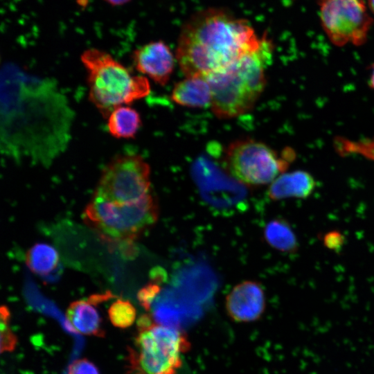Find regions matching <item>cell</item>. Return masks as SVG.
I'll list each match as a JSON object with an SVG mask.
<instances>
[{"instance_id": "cell-3", "label": "cell", "mask_w": 374, "mask_h": 374, "mask_svg": "<svg viewBox=\"0 0 374 374\" xmlns=\"http://www.w3.org/2000/svg\"><path fill=\"white\" fill-rule=\"evenodd\" d=\"M272 42L264 35L260 47L225 69L208 76L211 109L220 118H231L251 110L266 85L265 69L271 63Z\"/></svg>"}, {"instance_id": "cell-13", "label": "cell", "mask_w": 374, "mask_h": 374, "mask_svg": "<svg viewBox=\"0 0 374 374\" xmlns=\"http://www.w3.org/2000/svg\"><path fill=\"white\" fill-rule=\"evenodd\" d=\"M316 181L304 170H295L279 175L268 189L269 197L274 200L290 197L306 198L314 191Z\"/></svg>"}, {"instance_id": "cell-22", "label": "cell", "mask_w": 374, "mask_h": 374, "mask_svg": "<svg viewBox=\"0 0 374 374\" xmlns=\"http://www.w3.org/2000/svg\"><path fill=\"white\" fill-rule=\"evenodd\" d=\"M1 353L11 352L15 350L17 338L12 331L9 320L10 317V311L6 306L1 307Z\"/></svg>"}, {"instance_id": "cell-17", "label": "cell", "mask_w": 374, "mask_h": 374, "mask_svg": "<svg viewBox=\"0 0 374 374\" xmlns=\"http://www.w3.org/2000/svg\"><path fill=\"white\" fill-rule=\"evenodd\" d=\"M263 235L272 248L284 253H294L298 248L296 235L287 221L274 219L265 226Z\"/></svg>"}, {"instance_id": "cell-12", "label": "cell", "mask_w": 374, "mask_h": 374, "mask_svg": "<svg viewBox=\"0 0 374 374\" xmlns=\"http://www.w3.org/2000/svg\"><path fill=\"white\" fill-rule=\"evenodd\" d=\"M132 58L137 71L157 84L163 86L169 81L174 69V57L163 42L144 44L134 51Z\"/></svg>"}, {"instance_id": "cell-15", "label": "cell", "mask_w": 374, "mask_h": 374, "mask_svg": "<svg viewBox=\"0 0 374 374\" xmlns=\"http://www.w3.org/2000/svg\"><path fill=\"white\" fill-rule=\"evenodd\" d=\"M171 99L178 105L199 108L211 103V89L205 78L186 77L174 87Z\"/></svg>"}, {"instance_id": "cell-14", "label": "cell", "mask_w": 374, "mask_h": 374, "mask_svg": "<svg viewBox=\"0 0 374 374\" xmlns=\"http://www.w3.org/2000/svg\"><path fill=\"white\" fill-rule=\"evenodd\" d=\"M95 305L90 299L73 301L66 309V317L76 332L86 336L105 337L102 319Z\"/></svg>"}, {"instance_id": "cell-18", "label": "cell", "mask_w": 374, "mask_h": 374, "mask_svg": "<svg viewBox=\"0 0 374 374\" xmlns=\"http://www.w3.org/2000/svg\"><path fill=\"white\" fill-rule=\"evenodd\" d=\"M57 250L46 243H37L26 253L25 260L28 268L35 274L47 275L52 272L59 262Z\"/></svg>"}, {"instance_id": "cell-27", "label": "cell", "mask_w": 374, "mask_h": 374, "mask_svg": "<svg viewBox=\"0 0 374 374\" xmlns=\"http://www.w3.org/2000/svg\"><path fill=\"white\" fill-rule=\"evenodd\" d=\"M370 86L374 89V64L372 65V72L370 78Z\"/></svg>"}, {"instance_id": "cell-26", "label": "cell", "mask_w": 374, "mask_h": 374, "mask_svg": "<svg viewBox=\"0 0 374 374\" xmlns=\"http://www.w3.org/2000/svg\"><path fill=\"white\" fill-rule=\"evenodd\" d=\"M367 2H368L367 6H368V10L374 16V0H367Z\"/></svg>"}, {"instance_id": "cell-24", "label": "cell", "mask_w": 374, "mask_h": 374, "mask_svg": "<svg viewBox=\"0 0 374 374\" xmlns=\"http://www.w3.org/2000/svg\"><path fill=\"white\" fill-rule=\"evenodd\" d=\"M344 241L342 235L336 231H332L326 235L324 243L328 248L335 249L341 247Z\"/></svg>"}, {"instance_id": "cell-25", "label": "cell", "mask_w": 374, "mask_h": 374, "mask_svg": "<svg viewBox=\"0 0 374 374\" xmlns=\"http://www.w3.org/2000/svg\"><path fill=\"white\" fill-rule=\"evenodd\" d=\"M112 6H121L130 1L131 0H104Z\"/></svg>"}, {"instance_id": "cell-9", "label": "cell", "mask_w": 374, "mask_h": 374, "mask_svg": "<svg viewBox=\"0 0 374 374\" xmlns=\"http://www.w3.org/2000/svg\"><path fill=\"white\" fill-rule=\"evenodd\" d=\"M321 26L337 46L364 44L373 24L364 0H317Z\"/></svg>"}, {"instance_id": "cell-20", "label": "cell", "mask_w": 374, "mask_h": 374, "mask_svg": "<svg viewBox=\"0 0 374 374\" xmlns=\"http://www.w3.org/2000/svg\"><path fill=\"white\" fill-rule=\"evenodd\" d=\"M335 146L342 156L358 154L374 161V140L353 141L338 136L335 140Z\"/></svg>"}, {"instance_id": "cell-2", "label": "cell", "mask_w": 374, "mask_h": 374, "mask_svg": "<svg viewBox=\"0 0 374 374\" xmlns=\"http://www.w3.org/2000/svg\"><path fill=\"white\" fill-rule=\"evenodd\" d=\"M262 39L248 21L224 9L208 8L183 26L176 57L186 77L206 78L257 50Z\"/></svg>"}, {"instance_id": "cell-6", "label": "cell", "mask_w": 374, "mask_h": 374, "mask_svg": "<svg viewBox=\"0 0 374 374\" xmlns=\"http://www.w3.org/2000/svg\"><path fill=\"white\" fill-rule=\"evenodd\" d=\"M158 217V204L150 193L123 204L93 195L83 212L84 222L103 240L127 246L152 226Z\"/></svg>"}, {"instance_id": "cell-5", "label": "cell", "mask_w": 374, "mask_h": 374, "mask_svg": "<svg viewBox=\"0 0 374 374\" xmlns=\"http://www.w3.org/2000/svg\"><path fill=\"white\" fill-rule=\"evenodd\" d=\"M80 59L87 71L89 99L105 118L115 108L127 105L150 92L146 77L132 75L104 51L89 48Z\"/></svg>"}, {"instance_id": "cell-8", "label": "cell", "mask_w": 374, "mask_h": 374, "mask_svg": "<svg viewBox=\"0 0 374 374\" xmlns=\"http://www.w3.org/2000/svg\"><path fill=\"white\" fill-rule=\"evenodd\" d=\"M150 168L139 155L119 154L103 170L93 195L116 204H129L148 195Z\"/></svg>"}, {"instance_id": "cell-16", "label": "cell", "mask_w": 374, "mask_h": 374, "mask_svg": "<svg viewBox=\"0 0 374 374\" xmlns=\"http://www.w3.org/2000/svg\"><path fill=\"white\" fill-rule=\"evenodd\" d=\"M107 119L109 132L117 139L133 138L141 125L139 112L127 105L115 108Z\"/></svg>"}, {"instance_id": "cell-4", "label": "cell", "mask_w": 374, "mask_h": 374, "mask_svg": "<svg viewBox=\"0 0 374 374\" xmlns=\"http://www.w3.org/2000/svg\"><path fill=\"white\" fill-rule=\"evenodd\" d=\"M132 346L127 347V374H178L190 348L188 335L177 327L140 316Z\"/></svg>"}, {"instance_id": "cell-11", "label": "cell", "mask_w": 374, "mask_h": 374, "mask_svg": "<svg viewBox=\"0 0 374 374\" xmlns=\"http://www.w3.org/2000/svg\"><path fill=\"white\" fill-rule=\"evenodd\" d=\"M266 307L264 290L253 280L242 281L233 287L226 295L225 308L229 317L240 323L258 320Z\"/></svg>"}, {"instance_id": "cell-21", "label": "cell", "mask_w": 374, "mask_h": 374, "mask_svg": "<svg viewBox=\"0 0 374 374\" xmlns=\"http://www.w3.org/2000/svg\"><path fill=\"white\" fill-rule=\"evenodd\" d=\"M162 277L160 273L155 274L152 282L148 283L139 290L137 299L140 305L148 312H150L152 306L161 293Z\"/></svg>"}, {"instance_id": "cell-23", "label": "cell", "mask_w": 374, "mask_h": 374, "mask_svg": "<svg viewBox=\"0 0 374 374\" xmlns=\"http://www.w3.org/2000/svg\"><path fill=\"white\" fill-rule=\"evenodd\" d=\"M68 374H100L96 365L86 358L73 362L69 366Z\"/></svg>"}, {"instance_id": "cell-10", "label": "cell", "mask_w": 374, "mask_h": 374, "mask_svg": "<svg viewBox=\"0 0 374 374\" xmlns=\"http://www.w3.org/2000/svg\"><path fill=\"white\" fill-rule=\"evenodd\" d=\"M195 181L204 199L211 206L220 209L231 208L244 198L242 184L222 175L211 165H197L193 170Z\"/></svg>"}, {"instance_id": "cell-1", "label": "cell", "mask_w": 374, "mask_h": 374, "mask_svg": "<svg viewBox=\"0 0 374 374\" xmlns=\"http://www.w3.org/2000/svg\"><path fill=\"white\" fill-rule=\"evenodd\" d=\"M74 114L55 80L12 64L1 72V148L15 160L48 165L66 150Z\"/></svg>"}, {"instance_id": "cell-19", "label": "cell", "mask_w": 374, "mask_h": 374, "mask_svg": "<svg viewBox=\"0 0 374 374\" xmlns=\"http://www.w3.org/2000/svg\"><path fill=\"white\" fill-rule=\"evenodd\" d=\"M108 317L114 326L127 328L135 322L136 310L129 301L118 299L109 308Z\"/></svg>"}, {"instance_id": "cell-7", "label": "cell", "mask_w": 374, "mask_h": 374, "mask_svg": "<svg viewBox=\"0 0 374 374\" xmlns=\"http://www.w3.org/2000/svg\"><path fill=\"white\" fill-rule=\"evenodd\" d=\"M294 158L291 148L278 153L262 142L243 139L228 145L224 165L228 174L239 183L257 186L271 184L285 172Z\"/></svg>"}]
</instances>
